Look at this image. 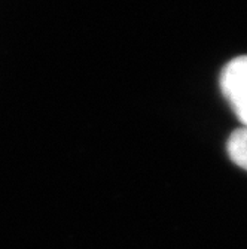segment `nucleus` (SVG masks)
Listing matches in <instances>:
<instances>
[{
  "label": "nucleus",
  "mask_w": 247,
  "mask_h": 249,
  "mask_svg": "<svg viewBox=\"0 0 247 249\" xmlns=\"http://www.w3.org/2000/svg\"><path fill=\"white\" fill-rule=\"evenodd\" d=\"M219 85L235 117L247 127V55L235 57L223 66Z\"/></svg>",
  "instance_id": "nucleus-1"
},
{
  "label": "nucleus",
  "mask_w": 247,
  "mask_h": 249,
  "mask_svg": "<svg viewBox=\"0 0 247 249\" xmlns=\"http://www.w3.org/2000/svg\"><path fill=\"white\" fill-rule=\"evenodd\" d=\"M227 154L235 166L247 172V127H240L230 134Z\"/></svg>",
  "instance_id": "nucleus-2"
}]
</instances>
